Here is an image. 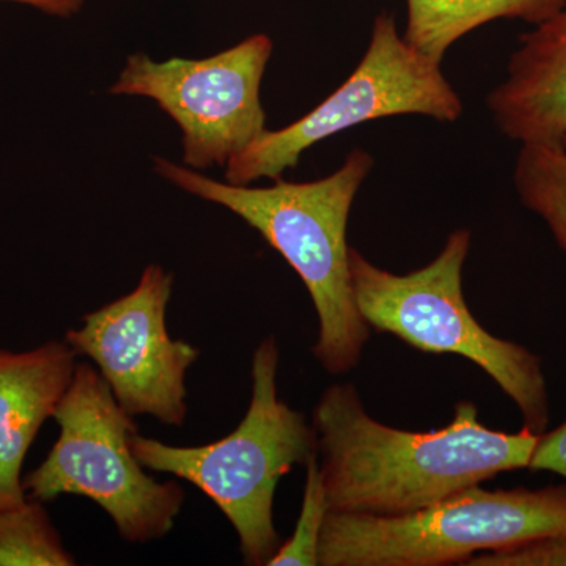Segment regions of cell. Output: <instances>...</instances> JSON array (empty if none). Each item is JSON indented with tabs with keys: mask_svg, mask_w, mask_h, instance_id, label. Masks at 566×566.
<instances>
[{
	"mask_svg": "<svg viewBox=\"0 0 566 566\" xmlns=\"http://www.w3.org/2000/svg\"><path fill=\"white\" fill-rule=\"evenodd\" d=\"M312 427L329 512L352 515H405L528 469L539 438L490 430L472 401H460L442 430H397L368 416L349 382L322 395Z\"/></svg>",
	"mask_w": 566,
	"mask_h": 566,
	"instance_id": "cell-1",
	"label": "cell"
},
{
	"mask_svg": "<svg viewBox=\"0 0 566 566\" xmlns=\"http://www.w3.org/2000/svg\"><path fill=\"white\" fill-rule=\"evenodd\" d=\"M172 289V273L150 264L132 293L85 315L65 342L96 365L123 411L181 427L188 417L186 375L200 352L167 331Z\"/></svg>",
	"mask_w": 566,
	"mask_h": 566,
	"instance_id": "cell-9",
	"label": "cell"
},
{
	"mask_svg": "<svg viewBox=\"0 0 566 566\" xmlns=\"http://www.w3.org/2000/svg\"><path fill=\"white\" fill-rule=\"evenodd\" d=\"M566 536V486H472L405 515L327 513L322 566H444L531 539Z\"/></svg>",
	"mask_w": 566,
	"mask_h": 566,
	"instance_id": "cell-5",
	"label": "cell"
},
{
	"mask_svg": "<svg viewBox=\"0 0 566 566\" xmlns=\"http://www.w3.org/2000/svg\"><path fill=\"white\" fill-rule=\"evenodd\" d=\"M281 354L264 338L252 357V397L237 430L207 446L175 447L136 433L134 457L145 469L166 472L199 488L232 524L245 564H270L281 535L274 497L283 475L318 455L314 427L283 403L277 392Z\"/></svg>",
	"mask_w": 566,
	"mask_h": 566,
	"instance_id": "cell-3",
	"label": "cell"
},
{
	"mask_svg": "<svg viewBox=\"0 0 566 566\" xmlns=\"http://www.w3.org/2000/svg\"><path fill=\"white\" fill-rule=\"evenodd\" d=\"M471 230L449 234L433 262L398 275L352 248L354 300L368 326L424 353H452L479 365L517 406L524 428L543 434L549 420L542 359L524 346L488 333L469 311L463 268Z\"/></svg>",
	"mask_w": 566,
	"mask_h": 566,
	"instance_id": "cell-4",
	"label": "cell"
},
{
	"mask_svg": "<svg viewBox=\"0 0 566 566\" xmlns=\"http://www.w3.org/2000/svg\"><path fill=\"white\" fill-rule=\"evenodd\" d=\"M274 43L255 33L211 57L156 62L129 55L112 95L150 98L182 134V163L193 170L226 167L266 132L262 82Z\"/></svg>",
	"mask_w": 566,
	"mask_h": 566,
	"instance_id": "cell-8",
	"label": "cell"
},
{
	"mask_svg": "<svg viewBox=\"0 0 566 566\" xmlns=\"http://www.w3.org/2000/svg\"><path fill=\"white\" fill-rule=\"evenodd\" d=\"M52 419L61 431L46 460L22 479L28 497L41 502L69 494L91 499L126 542L148 543L172 531L185 491L144 471L132 449L139 428L95 367L76 365Z\"/></svg>",
	"mask_w": 566,
	"mask_h": 566,
	"instance_id": "cell-6",
	"label": "cell"
},
{
	"mask_svg": "<svg viewBox=\"0 0 566 566\" xmlns=\"http://www.w3.org/2000/svg\"><path fill=\"white\" fill-rule=\"evenodd\" d=\"M463 102L441 65L424 57L398 32L392 13H379L363 61L348 80L300 120L270 132L226 166V181L252 185L279 180L296 169L301 156L324 139L363 123L400 115H423L453 123Z\"/></svg>",
	"mask_w": 566,
	"mask_h": 566,
	"instance_id": "cell-7",
	"label": "cell"
},
{
	"mask_svg": "<svg viewBox=\"0 0 566 566\" xmlns=\"http://www.w3.org/2000/svg\"><path fill=\"white\" fill-rule=\"evenodd\" d=\"M374 164L370 153L354 148L327 177L305 182L279 178L266 188L212 180L166 158H155V172L181 191L232 211L281 253L314 301L319 333L312 353L327 374L344 375L359 363L370 337L354 300L346 227Z\"/></svg>",
	"mask_w": 566,
	"mask_h": 566,
	"instance_id": "cell-2",
	"label": "cell"
},
{
	"mask_svg": "<svg viewBox=\"0 0 566 566\" xmlns=\"http://www.w3.org/2000/svg\"><path fill=\"white\" fill-rule=\"evenodd\" d=\"M486 107L499 132L521 145L565 136L566 6L521 35Z\"/></svg>",
	"mask_w": 566,
	"mask_h": 566,
	"instance_id": "cell-10",
	"label": "cell"
},
{
	"mask_svg": "<svg viewBox=\"0 0 566 566\" xmlns=\"http://www.w3.org/2000/svg\"><path fill=\"white\" fill-rule=\"evenodd\" d=\"M43 504L28 497L0 510V566L76 565Z\"/></svg>",
	"mask_w": 566,
	"mask_h": 566,
	"instance_id": "cell-14",
	"label": "cell"
},
{
	"mask_svg": "<svg viewBox=\"0 0 566 566\" xmlns=\"http://www.w3.org/2000/svg\"><path fill=\"white\" fill-rule=\"evenodd\" d=\"M316 457L305 464L307 476H305L303 506H301L296 528L293 535L279 546L277 553L268 566L318 565L319 539H322L324 521L329 513V505H327L326 491H324Z\"/></svg>",
	"mask_w": 566,
	"mask_h": 566,
	"instance_id": "cell-15",
	"label": "cell"
},
{
	"mask_svg": "<svg viewBox=\"0 0 566 566\" xmlns=\"http://www.w3.org/2000/svg\"><path fill=\"white\" fill-rule=\"evenodd\" d=\"M528 469L554 472L566 479V420L551 433L539 434Z\"/></svg>",
	"mask_w": 566,
	"mask_h": 566,
	"instance_id": "cell-17",
	"label": "cell"
},
{
	"mask_svg": "<svg viewBox=\"0 0 566 566\" xmlns=\"http://www.w3.org/2000/svg\"><path fill=\"white\" fill-rule=\"evenodd\" d=\"M513 182L521 203L545 221L566 252V134L521 145Z\"/></svg>",
	"mask_w": 566,
	"mask_h": 566,
	"instance_id": "cell-13",
	"label": "cell"
},
{
	"mask_svg": "<svg viewBox=\"0 0 566 566\" xmlns=\"http://www.w3.org/2000/svg\"><path fill=\"white\" fill-rule=\"evenodd\" d=\"M465 565L476 566H536L566 565V536L531 539L521 545L476 554Z\"/></svg>",
	"mask_w": 566,
	"mask_h": 566,
	"instance_id": "cell-16",
	"label": "cell"
},
{
	"mask_svg": "<svg viewBox=\"0 0 566 566\" xmlns=\"http://www.w3.org/2000/svg\"><path fill=\"white\" fill-rule=\"evenodd\" d=\"M403 39L442 65L447 51L468 33L497 20L538 24L564 9L566 0H406Z\"/></svg>",
	"mask_w": 566,
	"mask_h": 566,
	"instance_id": "cell-12",
	"label": "cell"
},
{
	"mask_svg": "<svg viewBox=\"0 0 566 566\" xmlns=\"http://www.w3.org/2000/svg\"><path fill=\"white\" fill-rule=\"evenodd\" d=\"M2 2L22 3V6L33 7L43 13L61 18L74 17L84 6V0H2Z\"/></svg>",
	"mask_w": 566,
	"mask_h": 566,
	"instance_id": "cell-18",
	"label": "cell"
},
{
	"mask_svg": "<svg viewBox=\"0 0 566 566\" xmlns=\"http://www.w3.org/2000/svg\"><path fill=\"white\" fill-rule=\"evenodd\" d=\"M77 354L66 342L24 353L0 349V510L28 499L22 464L69 389Z\"/></svg>",
	"mask_w": 566,
	"mask_h": 566,
	"instance_id": "cell-11",
	"label": "cell"
}]
</instances>
